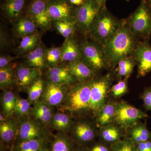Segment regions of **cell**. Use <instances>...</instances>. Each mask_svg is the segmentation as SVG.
I'll return each instance as SVG.
<instances>
[{"label": "cell", "mask_w": 151, "mask_h": 151, "mask_svg": "<svg viewBox=\"0 0 151 151\" xmlns=\"http://www.w3.org/2000/svg\"><path fill=\"white\" fill-rule=\"evenodd\" d=\"M103 48L108 62L113 64L129 56L134 50L135 41L131 30L122 26L104 44Z\"/></svg>", "instance_id": "cell-1"}, {"label": "cell", "mask_w": 151, "mask_h": 151, "mask_svg": "<svg viewBox=\"0 0 151 151\" xmlns=\"http://www.w3.org/2000/svg\"><path fill=\"white\" fill-rule=\"evenodd\" d=\"M119 27L116 18L105 7L100 9L91 33L94 39L104 44Z\"/></svg>", "instance_id": "cell-2"}, {"label": "cell", "mask_w": 151, "mask_h": 151, "mask_svg": "<svg viewBox=\"0 0 151 151\" xmlns=\"http://www.w3.org/2000/svg\"><path fill=\"white\" fill-rule=\"evenodd\" d=\"M91 82H79L70 89L67 97L66 108L73 112L89 109Z\"/></svg>", "instance_id": "cell-3"}, {"label": "cell", "mask_w": 151, "mask_h": 151, "mask_svg": "<svg viewBox=\"0 0 151 151\" xmlns=\"http://www.w3.org/2000/svg\"><path fill=\"white\" fill-rule=\"evenodd\" d=\"M100 9L95 0H85L82 5L77 6L75 20L81 31L85 33L91 32Z\"/></svg>", "instance_id": "cell-4"}, {"label": "cell", "mask_w": 151, "mask_h": 151, "mask_svg": "<svg viewBox=\"0 0 151 151\" xmlns=\"http://www.w3.org/2000/svg\"><path fill=\"white\" fill-rule=\"evenodd\" d=\"M147 115L140 109L126 102L117 103L114 121L123 129H131L141 119L147 118Z\"/></svg>", "instance_id": "cell-5"}, {"label": "cell", "mask_w": 151, "mask_h": 151, "mask_svg": "<svg viewBox=\"0 0 151 151\" xmlns=\"http://www.w3.org/2000/svg\"><path fill=\"white\" fill-rule=\"evenodd\" d=\"M80 49L81 60L94 71L101 70L108 62L103 49L95 44L84 42Z\"/></svg>", "instance_id": "cell-6"}, {"label": "cell", "mask_w": 151, "mask_h": 151, "mask_svg": "<svg viewBox=\"0 0 151 151\" xmlns=\"http://www.w3.org/2000/svg\"><path fill=\"white\" fill-rule=\"evenodd\" d=\"M131 31L137 35L151 33V14L146 0H142L137 9L131 16Z\"/></svg>", "instance_id": "cell-7"}, {"label": "cell", "mask_w": 151, "mask_h": 151, "mask_svg": "<svg viewBox=\"0 0 151 151\" xmlns=\"http://www.w3.org/2000/svg\"><path fill=\"white\" fill-rule=\"evenodd\" d=\"M111 84V76L109 74L91 82L89 109L95 114H97L105 105Z\"/></svg>", "instance_id": "cell-8"}, {"label": "cell", "mask_w": 151, "mask_h": 151, "mask_svg": "<svg viewBox=\"0 0 151 151\" xmlns=\"http://www.w3.org/2000/svg\"><path fill=\"white\" fill-rule=\"evenodd\" d=\"M47 0H31L27 6L25 15L34 22L37 28L43 31L51 27L52 22L49 16Z\"/></svg>", "instance_id": "cell-9"}, {"label": "cell", "mask_w": 151, "mask_h": 151, "mask_svg": "<svg viewBox=\"0 0 151 151\" xmlns=\"http://www.w3.org/2000/svg\"><path fill=\"white\" fill-rule=\"evenodd\" d=\"M47 11L52 21L75 20L77 6L73 5L68 0H47Z\"/></svg>", "instance_id": "cell-10"}, {"label": "cell", "mask_w": 151, "mask_h": 151, "mask_svg": "<svg viewBox=\"0 0 151 151\" xmlns=\"http://www.w3.org/2000/svg\"><path fill=\"white\" fill-rule=\"evenodd\" d=\"M135 59L138 65V75L144 76L151 72V47L144 42L134 51Z\"/></svg>", "instance_id": "cell-11"}, {"label": "cell", "mask_w": 151, "mask_h": 151, "mask_svg": "<svg viewBox=\"0 0 151 151\" xmlns=\"http://www.w3.org/2000/svg\"><path fill=\"white\" fill-rule=\"evenodd\" d=\"M42 101L50 106H57L62 103L65 97L63 85L49 81L45 86Z\"/></svg>", "instance_id": "cell-12"}, {"label": "cell", "mask_w": 151, "mask_h": 151, "mask_svg": "<svg viewBox=\"0 0 151 151\" xmlns=\"http://www.w3.org/2000/svg\"><path fill=\"white\" fill-rule=\"evenodd\" d=\"M27 0H4L1 5L2 12L6 18L14 22L22 15L27 7Z\"/></svg>", "instance_id": "cell-13"}, {"label": "cell", "mask_w": 151, "mask_h": 151, "mask_svg": "<svg viewBox=\"0 0 151 151\" xmlns=\"http://www.w3.org/2000/svg\"><path fill=\"white\" fill-rule=\"evenodd\" d=\"M40 74V69L21 65L17 67L16 79L19 86L27 88L39 78Z\"/></svg>", "instance_id": "cell-14"}, {"label": "cell", "mask_w": 151, "mask_h": 151, "mask_svg": "<svg viewBox=\"0 0 151 151\" xmlns=\"http://www.w3.org/2000/svg\"><path fill=\"white\" fill-rule=\"evenodd\" d=\"M81 60L80 47L71 37L65 39L61 47V61L68 63Z\"/></svg>", "instance_id": "cell-15"}, {"label": "cell", "mask_w": 151, "mask_h": 151, "mask_svg": "<svg viewBox=\"0 0 151 151\" xmlns=\"http://www.w3.org/2000/svg\"><path fill=\"white\" fill-rule=\"evenodd\" d=\"M47 75L50 82L63 85L72 84L76 79L70 73L67 66H55L50 67L48 69Z\"/></svg>", "instance_id": "cell-16"}, {"label": "cell", "mask_w": 151, "mask_h": 151, "mask_svg": "<svg viewBox=\"0 0 151 151\" xmlns=\"http://www.w3.org/2000/svg\"><path fill=\"white\" fill-rule=\"evenodd\" d=\"M67 67L70 73L79 82H86L91 79L95 71L81 60L68 63Z\"/></svg>", "instance_id": "cell-17"}, {"label": "cell", "mask_w": 151, "mask_h": 151, "mask_svg": "<svg viewBox=\"0 0 151 151\" xmlns=\"http://www.w3.org/2000/svg\"><path fill=\"white\" fill-rule=\"evenodd\" d=\"M37 28L34 22L25 14L14 22L13 31L17 37L22 38L37 32Z\"/></svg>", "instance_id": "cell-18"}, {"label": "cell", "mask_w": 151, "mask_h": 151, "mask_svg": "<svg viewBox=\"0 0 151 151\" xmlns=\"http://www.w3.org/2000/svg\"><path fill=\"white\" fill-rule=\"evenodd\" d=\"M45 51L41 44L28 52L26 56V61L31 67L40 69L45 67L47 63L45 59Z\"/></svg>", "instance_id": "cell-19"}, {"label": "cell", "mask_w": 151, "mask_h": 151, "mask_svg": "<svg viewBox=\"0 0 151 151\" xmlns=\"http://www.w3.org/2000/svg\"><path fill=\"white\" fill-rule=\"evenodd\" d=\"M117 103L113 102L105 103L97 113V122L98 126L103 127L108 126L114 121Z\"/></svg>", "instance_id": "cell-20"}, {"label": "cell", "mask_w": 151, "mask_h": 151, "mask_svg": "<svg viewBox=\"0 0 151 151\" xmlns=\"http://www.w3.org/2000/svg\"><path fill=\"white\" fill-rule=\"evenodd\" d=\"M19 132V136L22 141L37 139L41 135L40 127L31 120H27L22 124Z\"/></svg>", "instance_id": "cell-21"}, {"label": "cell", "mask_w": 151, "mask_h": 151, "mask_svg": "<svg viewBox=\"0 0 151 151\" xmlns=\"http://www.w3.org/2000/svg\"><path fill=\"white\" fill-rule=\"evenodd\" d=\"M40 35L38 32L22 38L18 47L19 54L27 53L32 51L40 44Z\"/></svg>", "instance_id": "cell-22"}, {"label": "cell", "mask_w": 151, "mask_h": 151, "mask_svg": "<svg viewBox=\"0 0 151 151\" xmlns=\"http://www.w3.org/2000/svg\"><path fill=\"white\" fill-rule=\"evenodd\" d=\"M130 134L134 143L137 145L151 139V132L148 129L146 124L140 122L131 128Z\"/></svg>", "instance_id": "cell-23"}, {"label": "cell", "mask_w": 151, "mask_h": 151, "mask_svg": "<svg viewBox=\"0 0 151 151\" xmlns=\"http://www.w3.org/2000/svg\"><path fill=\"white\" fill-rule=\"evenodd\" d=\"M49 105L43 101H37L35 103L32 114L36 119L46 123L51 121L52 113Z\"/></svg>", "instance_id": "cell-24"}, {"label": "cell", "mask_w": 151, "mask_h": 151, "mask_svg": "<svg viewBox=\"0 0 151 151\" xmlns=\"http://www.w3.org/2000/svg\"><path fill=\"white\" fill-rule=\"evenodd\" d=\"M74 133L78 140L84 142L92 140L95 137L93 128L86 123H78L74 128Z\"/></svg>", "instance_id": "cell-25"}, {"label": "cell", "mask_w": 151, "mask_h": 151, "mask_svg": "<svg viewBox=\"0 0 151 151\" xmlns=\"http://www.w3.org/2000/svg\"><path fill=\"white\" fill-rule=\"evenodd\" d=\"M16 67V63H12L6 67L0 68L1 89H6L13 84L16 78L14 70Z\"/></svg>", "instance_id": "cell-26"}, {"label": "cell", "mask_w": 151, "mask_h": 151, "mask_svg": "<svg viewBox=\"0 0 151 151\" xmlns=\"http://www.w3.org/2000/svg\"><path fill=\"white\" fill-rule=\"evenodd\" d=\"M51 121L53 128L61 132H67L71 127V119L65 113H55L52 116Z\"/></svg>", "instance_id": "cell-27"}, {"label": "cell", "mask_w": 151, "mask_h": 151, "mask_svg": "<svg viewBox=\"0 0 151 151\" xmlns=\"http://www.w3.org/2000/svg\"><path fill=\"white\" fill-rule=\"evenodd\" d=\"M17 97L11 91H6L3 94L2 99L3 114L8 118L13 114L16 104Z\"/></svg>", "instance_id": "cell-28"}, {"label": "cell", "mask_w": 151, "mask_h": 151, "mask_svg": "<svg viewBox=\"0 0 151 151\" xmlns=\"http://www.w3.org/2000/svg\"><path fill=\"white\" fill-rule=\"evenodd\" d=\"M45 86L43 80L39 77L28 87V100L31 104L35 103L42 96Z\"/></svg>", "instance_id": "cell-29"}, {"label": "cell", "mask_w": 151, "mask_h": 151, "mask_svg": "<svg viewBox=\"0 0 151 151\" xmlns=\"http://www.w3.org/2000/svg\"><path fill=\"white\" fill-rule=\"evenodd\" d=\"M16 126L12 120L2 122L0 125L1 139L6 142H9L14 138L17 131Z\"/></svg>", "instance_id": "cell-30"}, {"label": "cell", "mask_w": 151, "mask_h": 151, "mask_svg": "<svg viewBox=\"0 0 151 151\" xmlns=\"http://www.w3.org/2000/svg\"><path fill=\"white\" fill-rule=\"evenodd\" d=\"M101 136L103 139L107 142L116 143L119 141L122 132L119 127L110 124L102 128Z\"/></svg>", "instance_id": "cell-31"}, {"label": "cell", "mask_w": 151, "mask_h": 151, "mask_svg": "<svg viewBox=\"0 0 151 151\" xmlns=\"http://www.w3.org/2000/svg\"><path fill=\"white\" fill-rule=\"evenodd\" d=\"M118 75L119 77L127 78L133 72L135 65L134 60L132 58L127 57L121 59L118 63Z\"/></svg>", "instance_id": "cell-32"}, {"label": "cell", "mask_w": 151, "mask_h": 151, "mask_svg": "<svg viewBox=\"0 0 151 151\" xmlns=\"http://www.w3.org/2000/svg\"><path fill=\"white\" fill-rule=\"evenodd\" d=\"M45 59L47 64L51 67L56 66L61 61V47H52L46 49Z\"/></svg>", "instance_id": "cell-33"}, {"label": "cell", "mask_w": 151, "mask_h": 151, "mask_svg": "<svg viewBox=\"0 0 151 151\" xmlns=\"http://www.w3.org/2000/svg\"><path fill=\"white\" fill-rule=\"evenodd\" d=\"M131 138H126L115 143L112 147V151H138Z\"/></svg>", "instance_id": "cell-34"}, {"label": "cell", "mask_w": 151, "mask_h": 151, "mask_svg": "<svg viewBox=\"0 0 151 151\" xmlns=\"http://www.w3.org/2000/svg\"><path fill=\"white\" fill-rule=\"evenodd\" d=\"M29 101L26 99L17 98V103L13 115L22 117L26 115L30 109Z\"/></svg>", "instance_id": "cell-35"}, {"label": "cell", "mask_w": 151, "mask_h": 151, "mask_svg": "<svg viewBox=\"0 0 151 151\" xmlns=\"http://www.w3.org/2000/svg\"><path fill=\"white\" fill-rule=\"evenodd\" d=\"M42 141L40 138L22 141L19 146V151H39L41 145Z\"/></svg>", "instance_id": "cell-36"}, {"label": "cell", "mask_w": 151, "mask_h": 151, "mask_svg": "<svg viewBox=\"0 0 151 151\" xmlns=\"http://www.w3.org/2000/svg\"><path fill=\"white\" fill-rule=\"evenodd\" d=\"M52 149V151H70V143L65 137L59 136L55 138Z\"/></svg>", "instance_id": "cell-37"}, {"label": "cell", "mask_w": 151, "mask_h": 151, "mask_svg": "<svg viewBox=\"0 0 151 151\" xmlns=\"http://www.w3.org/2000/svg\"><path fill=\"white\" fill-rule=\"evenodd\" d=\"M128 90L127 78L119 81L111 87L110 91L112 96L115 98H119L126 94Z\"/></svg>", "instance_id": "cell-38"}, {"label": "cell", "mask_w": 151, "mask_h": 151, "mask_svg": "<svg viewBox=\"0 0 151 151\" xmlns=\"http://www.w3.org/2000/svg\"><path fill=\"white\" fill-rule=\"evenodd\" d=\"M64 25V32L63 36L65 39L72 37L76 30L75 21L63 20Z\"/></svg>", "instance_id": "cell-39"}, {"label": "cell", "mask_w": 151, "mask_h": 151, "mask_svg": "<svg viewBox=\"0 0 151 151\" xmlns=\"http://www.w3.org/2000/svg\"><path fill=\"white\" fill-rule=\"evenodd\" d=\"M144 106L146 110L151 111V87L147 88L142 94Z\"/></svg>", "instance_id": "cell-40"}, {"label": "cell", "mask_w": 151, "mask_h": 151, "mask_svg": "<svg viewBox=\"0 0 151 151\" xmlns=\"http://www.w3.org/2000/svg\"><path fill=\"white\" fill-rule=\"evenodd\" d=\"M19 57V56H12L10 55L1 56L0 57V68H2L9 65Z\"/></svg>", "instance_id": "cell-41"}, {"label": "cell", "mask_w": 151, "mask_h": 151, "mask_svg": "<svg viewBox=\"0 0 151 151\" xmlns=\"http://www.w3.org/2000/svg\"><path fill=\"white\" fill-rule=\"evenodd\" d=\"M138 151H151V140H149L138 144Z\"/></svg>", "instance_id": "cell-42"}, {"label": "cell", "mask_w": 151, "mask_h": 151, "mask_svg": "<svg viewBox=\"0 0 151 151\" xmlns=\"http://www.w3.org/2000/svg\"><path fill=\"white\" fill-rule=\"evenodd\" d=\"M7 38L6 36L5 33L3 31H1V47H4L8 44Z\"/></svg>", "instance_id": "cell-43"}, {"label": "cell", "mask_w": 151, "mask_h": 151, "mask_svg": "<svg viewBox=\"0 0 151 151\" xmlns=\"http://www.w3.org/2000/svg\"><path fill=\"white\" fill-rule=\"evenodd\" d=\"M91 151H109L108 148L102 145H98L94 146L91 150Z\"/></svg>", "instance_id": "cell-44"}, {"label": "cell", "mask_w": 151, "mask_h": 151, "mask_svg": "<svg viewBox=\"0 0 151 151\" xmlns=\"http://www.w3.org/2000/svg\"><path fill=\"white\" fill-rule=\"evenodd\" d=\"M68 1L73 5L79 6L84 3L85 0H68Z\"/></svg>", "instance_id": "cell-45"}, {"label": "cell", "mask_w": 151, "mask_h": 151, "mask_svg": "<svg viewBox=\"0 0 151 151\" xmlns=\"http://www.w3.org/2000/svg\"><path fill=\"white\" fill-rule=\"evenodd\" d=\"M95 1L98 3L101 8L106 7L105 6V4H106L107 0H95Z\"/></svg>", "instance_id": "cell-46"}, {"label": "cell", "mask_w": 151, "mask_h": 151, "mask_svg": "<svg viewBox=\"0 0 151 151\" xmlns=\"http://www.w3.org/2000/svg\"><path fill=\"white\" fill-rule=\"evenodd\" d=\"M6 118L5 116H4V114L1 113V114H0V121H1V123L5 122V121H6Z\"/></svg>", "instance_id": "cell-47"}, {"label": "cell", "mask_w": 151, "mask_h": 151, "mask_svg": "<svg viewBox=\"0 0 151 151\" xmlns=\"http://www.w3.org/2000/svg\"><path fill=\"white\" fill-rule=\"evenodd\" d=\"M10 151H14V147L13 146H12V147H11Z\"/></svg>", "instance_id": "cell-48"}, {"label": "cell", "mask_w": 151, "mask_h": 151, "mask_svg": "<svg viewBox=\"0 0 151 151\" xmlns=\"http://www.w3.org/2000/svg\"><path fill=\"white\" fill-rule=\"evenodd\" d=\"M149 3H150V5L151 6V0H149Z\"/></svg>", "instance_id": "cell-49"}, {"label": "cell", "mask_w": 151, "mask_h": 151, "mask_svg": "<svg viewBox=\"0 0 151 151\" xmlns=\"http://www.w3.org/2000/svg\"><path fill=\"white\" fill-rule=\"evenodd\" d=\"M40 151H48L46 150H40Z\"/></svg>", "instance_id": "cell-50"}, {"label": "cell", "mask_w": 151, "mask_h": 151, "mask_svg": "<svg viewBox=\"0 0 151 151\" xmlns=\"http://www.w3.org/2000/svg\"><path fill=\"white\" fill-rule=\"evenodd\" d=\"M78 151H86L84 150H78Z\"/></svg>", "instance_id": "cell-51"}, {"label": "cell", "mask_w": 151, "mask_h": 151, "mask_svg": "<svg viewBox=\"0 0 151 151\" xmlns=\"http://www.w3.org/2000/svg\"></svg>", "instance_id": "cell-52"}]
</instances>
